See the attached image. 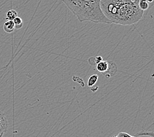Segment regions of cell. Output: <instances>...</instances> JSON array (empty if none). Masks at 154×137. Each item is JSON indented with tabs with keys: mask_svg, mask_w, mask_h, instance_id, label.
Here are the masks:
<instances>
[{
	"mask_svg": "<svg viewBox=\"0 0 154 137\" xmlns=\"http://www.w3.org/2000/svg\"><path fill=\"white\" fill-rule=\"evenodd\" d=\"M97 80H98V75L96 74L91 75L88 80V86L89 87L93 86L97 82Z\"/></svg>",
	"mask_w": 154,
	"mask_h": 137,
	"instance_id": "7",
	"label": "cell"
},
{
	"mask_svg": "<svg viewBox=\"0 0 154 137\" xmlns=\"http://www.w3.org/2000/svg\"><path fill=\"white\" fill-rule=\"evenodd\" d=\"M8 127V121L5 114L0 110V135L5 134Z\"/></svg>",
	"mask_w": 154,
	"mask_h": 137,
	"instance_id": "3",
	"label": "cell"
},
{
	"mask_svg": "<svg viewBox=\"0 0 154 137\" xmlns=\"http://www.w3.org/2000/svg\"><path fill=\"white\" fill-rule=\"evenodd\" d=\"M136 136H148L150 137H154V132L153 131H143L138 132L136 135Z\"/></svg>",
	"mask_w": 154,
	"mask_h": 137,
	"instance_id": "10",
	"label": "cell"
},
{
	"mask_svg": "<svg viewBox=\"0 0 154 137\" xmlns=\"http://www.w3.org/2000/svg\"><path fill=\"white\" fill-rule=\"evenodd\" d=\"M3 30L7 33H11L15 30V24L13 20H7L3 24Z\"/></svg>",
	"mask_w": 154,
	"mask_h": 137,
	"instance_id": "5",
	"label": "cell"
},
{
	"mask_svg": "<svg viewBox=\"0 0 154 137\" xmlns=\"http://www.w3.org/2000/svg\"><path fill=\"white\" fill-rule=\"evenodd\" d=\"M108 69H109V64L107 61H101L97 63L96 69L100 73H106L108 71Z\"/></svg>",
	"mask_w": 154,
	"mask_h": 137,
	"instance_id": "4",
	"label": "cell"
},
{
	"mask_svg": "<svg viewBox=\"0 0 154 137\" xmlns=\"http://www.w3.org/2000/svg\"><path fill=\"white\" fill-rule=\"evenodd\" d=\"M153 1L154 0H147V2H148V3H152Z\"/></svg>",
	"mask_w": 154,
	"mask_h": 137,
	"instance_id": "12",
	"label": "cell"
},
{
	"mask_svg": "<svg viewBox=\"0 0 154 137\" xmlns=\"http://www.w3.org/2000/svg\"><path fill=\"white\" fill-rule=\"evenodd\" d=\"M13 23L15 24V29H20L23 26V19L20 18V17L17 16L16 18L14 19Z\"/></svg>",
	"mask_w": 154,
	"mask_h": 137,
	"instance_id": "8",
	"label": "cell"
},
{
	"mask_svg": "<svg viewBox=\"0 0 154 137\" xmlns=\"http://www.w3.org/2000/svg\"><path fill=\"white\" fill-rule=\"evenodd\" d=\"M3 135H4V134H2L1 135H0V137H3Z\"/></svg>",
	"mask_w": 154,
	"mask_h": 137,
	"instance_id": "13",
	"label": "cell"
},
{
	"mask_svg": "<svg viewBox=\"0 0 154 137\" xmlns=\"http://www.w3.org/2000/svg\"><path fill=\"white\" fill-rule=\"evenodd\" d=\"M138 5L140 9L143 11H146L149 8V3L147 2V0H139Z\"/></svg>",
	"mask_w": 154,
	"mask_h": 137,
	"instance_id": "9",
	"label": "cell"
},
{
	"mask_svg": "<svg viewBox=\"0 0 154 137\" xmlns=\"http://www.w3.org/2000/svg\"><path fill=\"white\" fill-rule=\"evenodd\" d=\"M80 22L111 24L100 8L101 0H62Z\"/></svg>",
	"mask_w": 154,
	"mask_h": 137,
	"instance_id": "2",
	"label": "cell"
},
{
	"mask_svg": "<svg viewBox=\"0 0 154 137\" xmlns=\"http://www.w3.org/2000/svg\"><path fill=\"white\" fill-rule=\"evenodd\" d=\"M17 16H18V15H17V12L15 10L10 9L8 11V13H7L5 20H13Z\"/></svg>",
	"mask_w": 154,
	"mask_h": 137,
	"instance_id": "6",
	"label": "cell"
},
{
	"mask_svg": "<svg viewBox=\"0 0 154 137\" xmlns=\"http://www.w3.org/2000/svg\"><path fill=\"white\" fill-rule=\"evenodd\" d=\"M113 137H140V136H132L131 135L128 134L127 132H120L117 135H115Z\"/></svg>",
	"mask_w": 154,
	"mask_h": 137,
	"instance_id": "11",
	"label": "cell"
},
{
	"mask_svg": "<svg viewBox=\"0 0 154 137\" xmlns=\"http://www.w3.org/2000/svg\"><path fill=\"white\" fill-rule=\"evenodd\" d=\"M138 3L139 0H101L100 8L111 23L127 26L139 22L143 17Z\"/></svg>",
	"mask_w": 154,
	"mask_h": 137,
	"instance_id": "1",
	"label": "cell"
}]
</instances>
